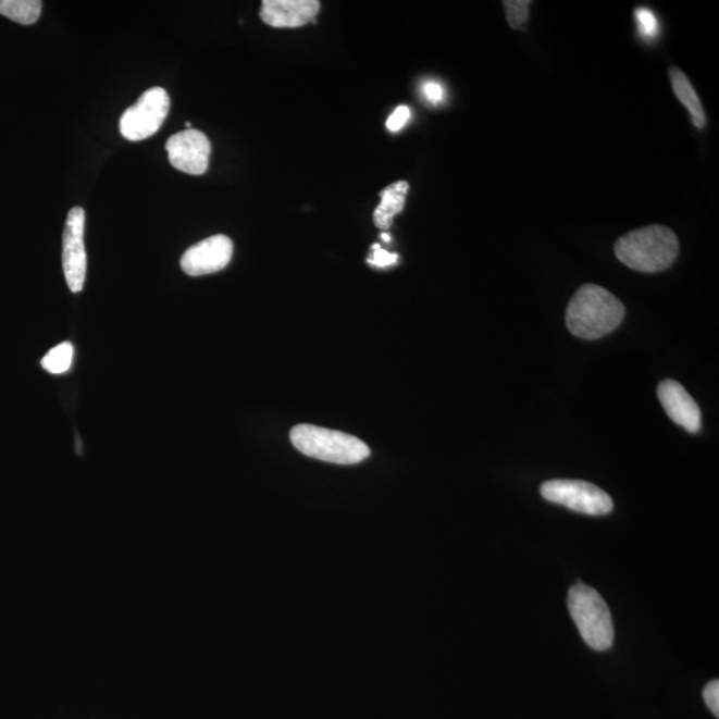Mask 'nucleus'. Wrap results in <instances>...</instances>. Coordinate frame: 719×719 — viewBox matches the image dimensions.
I'll return each instance as SVG.
<instances>
[{
    "mask_svg": "<svg viewBox=\"0 0 719 719\" xmlns=\"http://www.w3.org/2000/svg\"><path fill=\"white\" fill-rule=\"evenodd\" d=\"M382 239L386 243L391 241V236L388 234H382Z\"/></svg>",
    "mask_w": 719,
    "mask_h": 719,
    "instance_id": "obj_22",
    "label": "nucleus"
},
{
    "mask_svg": "<svg viewBox=\"0 0 719 719\" xmlns=\"http://www.w3.org/2000/svg\"><path fill=\"white\" fill-rule=\"evenodd\" d=\"M409 119H411V110H409L407 106L397 107L394 114H392L388 122H386V127H388L392 133H397V131H400L406 126Z\"/></svg>",
    "mask_w": 719,
    "mask_h": 719,
    "instance_id": "obj_18",
    "label": "nucleus"
},
{
    "mask_svg": "<svg viewBox=\"0 0 719 719\" xmlns=\"http://www.w3.org/2000/svg\"><path fill=\"white\" fill-rule=\"evenodd\" d=\"M541 496L574 512L604 516L613 510V500L598 486L579 480H551L541 485Z\"/></svg>",
    "mask_w": 719,
    "mask_h": 719,
    "instance_id": "obj_5",
    "label": "nucleus"
},
{
    "mask_svg": "<svg viewBox=\"0 0 719 719\" xmlns=\"http://www.w3.org/2000/svg\"><path fill=\"white\" fill-rule=\"evenodd\" d=\"M172 168L188 175H203L210 164L211 142L198 129H184L165 142Z\"/></svg>",
    "mask_w": 719,
    "mask_h": 719,
    "instance_id": "obj_8",
    "label": "nucleus"
},
{
    "mask_svg": "<svg viewBox=\"0 0 719 719\" xmlns=\"http://www.w3.org/2000/svg\"><path fill=\"white\" fill-rule=\"evenodd\" d=\"M234 255V243L228 236L216 235L188 248L181 260L182 270L189 276L211 275L223 271Z\"/></svg>",
    "mask_w": 719,
    "mask_h": 719,
    "instance_id": "obj_9",
    "label": "nucleus"
},
{
    "mask_svg": "<svg viewBox=\"0 0 719 719\" xmlns=\"http://www.w3.org/2000/svg\"><path fill=\"white\" fill-rule=\"evenodd\" d=\"M409 184L407 182H397L383 189L380 193V203L373 213V222L380 230H389L394 219L401 213L406 206Z\"/></svg>",
    "mask_w": 719,
    "mask_h": 719,
    "instance_id": "obj_12",
    "label": "nucleus"
},
{
    "mask_svg": "<svg viewBox=\"0 0 719 719\" xmlns=\"http://www.w3.org/2000/svg\"><path fill=\"white\" fill-rule=\"evenodd\" d=\"M290 442L302 455L338 466H354L371 456V449L360 438L317 425H296L290 431Z\"/></svg>",
    "mask_w": 719,
    "mask_h": 719,
    "instance_id": "obj_3",
    "label": "nucleus"
},
{
    "mask_svg": "<svg viewBox=\"0 0 719 719\" xmlns=\"http://www.w3.org/2000/svg\"><path fill=\"white\" fill-rule=\"evenodd\" d=\"M529 0H505V13L510 27L519 29L525 26L529 17Z\"/></svg>",
    "mask_w": 719,
    "mask_h": 719,
    "instance_id": "obj_16",
    "label": "nucleus"
},
{
    "mask_svg": "<svg viewBox=\"0 0 719 719\" xmlns=\"http://www.w3.org/2000/svg\"><path fill=\"white\" fill-rule=\"evenodd\" d=\"M86 212L74 207L69 212L63 232V271L71 293L79 294L85 287L87 253L85 247Z\"/></svg>",
    "mask_w": 719,
    "mask_h": 719,
    "instance_id": "obj_7",
    "label": "nucleus"
},
{
    "mask_svg": "<svg viewBox=\"0 0 719 719\" xmlns=\"http://www.w3.org/2000/svg\"><path fill=\"white\" fill-rule=\"evenodd\" d=\"M659 402L677 425L689 433H697L703 425L701 409L689 392L675 380H665L657 389Z\"/></svg>",
    "mask_w": 719,
    "mask_h": 719,
    "instance_id": "obj_11",
    "label": "nucleus"
},
{
    "mask_svg": "<svg viewBox=\"0 0 719 719\" xmlns=\"http://www.w3.org/2000/svg\"><path fill=\"white\" fill-rule=\"evenodd\" d=\"M423 94L427 102L431 103H442L445 99L444 88L437 82H425L423 85Z\"/></svg>",
    "mask_w": 719,
    "mask_h": 719,
    "instance_id": "obj_20",
    "label": "nucleus"
},
{
    "mask_svg": "<svg viewBox=\"0 0 719 719\" xmlns=\"http://www.w3.org/2000/svg\"><path fill=\"white\" fill-rule=\"evenodd\" d=\"M74 347L71 343L59 344L52 348L41 360V367L52 374H61L70 370L73 364Z\"/></svg>",
    "mask_w": 719,
    "mask_h": 719,
    "instance_id": "obj_15",
    "label": "nucleus"
},
{
    "mask_svg": "<svg viewBox=\"0 0 719 719\" xmlns=\"http://www.w3.org/2000/svg\"><path fill=\"white\" fill-rule=\"evenodd\" d=\"M397 258L396 253H389L385 249L379 248L374 249L373 259L368 260V263L384 269V266L396 264Z\"/></svg>",
    "mask_w": 719,
    "mask_h": 719,
    "instance_id": "obj_21",
    "label": "nucleus"
},
{
    "mask_svg": "<svg viewBox=\"0 0 719 719\" xmlns=\"http://www.w3.org/2000/svg\"><path fill=\"white\" fill-rule=\"evenodd\" d=\"M635 20L639 23V32L644 38H656L659 32L658 21L653 11L646 8L635 10Z\"/></svg>",
    "mask_w": 719,
    "mask_h": 719,
    "instance_id": "obj_17",
    "label": "nucleus"
},
{
    "mask_svg": "<svg viewBox=\"0 0 719 719\" xmlns=\"http://www.w3.org/2000/svg\"><path fill=\"white\" fill-rule=\"evenodd\" d=\"M704 699L712 715L719 717V682L718 680L707 683L704 689Z\"/></svg>",
    "mask_w": 719,
    "mask_h": 719,
    "instance_id": "obj_19",
    "label": "nucleus"
},
{
    "mask_svg": "<svg viewBox=\"0 0 719 719\" xmlns=\"http://www.w3.org/2000/svg\"><path fill=\"white\" fill-rule=\"evenodd\" d=\"M680 243L673 231L649 225L629 232L616 241L615 253L622 264L644 273L661 272L673 265Z\"/></svg>",
    "mask_w": 719,
    "mask_h": 719,
    "instance_id": "obj_2",
    "label": "nucleus"
},
{
    "mask_svg": "<svg viewBox=\"0 0 719 719\" xmlns=\"http://www.w3.org/2000/svg\"><path fill=\"white\" fill-rule=\"evenodd\" d=\"M625 307L608 289L585 284L574 294L567 311V325L574 336L596 340L618 328Z\"/></svg>",
    "mask_w": 719,
    "mask_h": 719,
    "instance_id": "obj_1",
    "label": "nucleus"
},
{
    "mask_svg": "<svg viewBox=\"0 0 719 719\" xmlns=\"http://www.w3.org/2000/svg\"><path fill=\"white\" fill-rule=\"evenodd\" d=\"M320 11L318 0H264L261 21L275 28H297L317 23Z\"/></svg>",
    "mask_w": 719,
    "mask_h": 719,
    "instance_id": "obj_10",
    "label": "nucleus"
},
{
    "mask_svg": "<svg viewBox=\"0 0 719 719\" xmlns=\"http://www.w3.org/2000/svg\"><path fill=\"white\" fill-rule=\"evenodd\" d=\"M171 100L162 87H153L141 95L138 102L123 112L121 133L129 141H140L157 134L169 116Z\"/></svg>",
    "mask_w": 719,
    "mask_h": 719,
    "instance_id": "obj_6",
    "label": "nucleus"
},
{
    "mask_svg": "<svg viewBox=\"0 0 719 719\" xmlns=\"http://www.w3.org/2000/svg\"><path fill=\"white\" fill-rule=\"evenodd\" d=\"M372 248H373V249H379L380 246H379V245H374Z\"/></svg>",
    "mask_w": 719,
    "mask_h": 719,
    "instance_id": "obj_23",
    "label": "nucleus"
},
{
    "mask_svg": "<svg viewBox=\"0 0 719 719\" xmlns=\"http://www.w3.org/2000/svg\"><path fill=\"white\" fill-rule=\"evenodd\" d=\"M40 0H0V14L23 26H32L41 14Z\"/></svg>",
    "mask_w": 719,
    "mask_h": 719,
    "instance_id": "obj_14",
    "label": "nucleus"
},
{
    "mask_svg": "<svg viewBox=\"0 0 719 719\" xmlns=\"http://www.w3.org/2000/svg\"><path fill=\"white\" fill-rule=\"evenodd\" d=\"M671 86L675 97L680 102L686 107L689 114L692 116V122L695 127L704 128L706 124L705 111L697 92H695L691 80L682 73L681 70L673 67L669 70Z\"/></svg>",
    "mask_w": 719,
    "mask_h": 719,
    "instance_id": "obj_13",
    "label": "nucleus"
},
{
    "mask_svg": "<svg viewBox=\"0 0 719 719\" xmlns=\"http://www.w3.org/2000/svg\"><path fill=\"white\" fill-rule=\"evenodd\" d=\"M568 608L582 640L594 650H608L613 645L615 627L609 606L593 587L579 582L568 596Z\"/></svg>",
    "mask_w": 719,
    "mask_h": 719,
    "instance_id": "obj_4",
    "label": "nucleus"
}]
</instances>
